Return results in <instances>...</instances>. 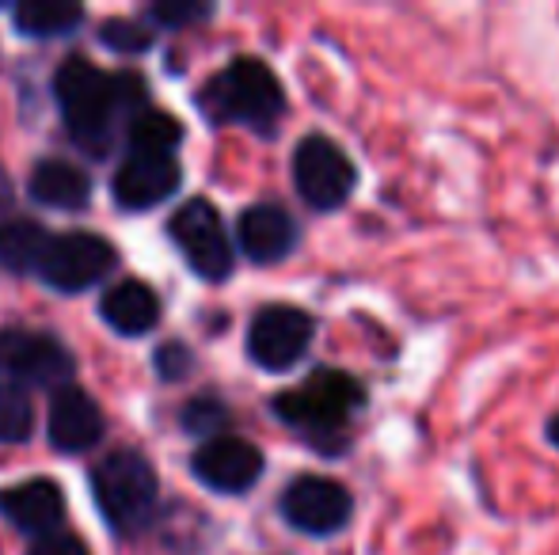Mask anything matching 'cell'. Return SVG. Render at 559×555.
Masks as SVG:
<instances>
[{
  "instance_id": "obj_1",
  "label": "cell",
  "mask_w": 559,
  "mask_h": 555,
  "mask_svg": "<svg viewBox=\"0 0 559 555\" xmlns=\"http://www.w3.org/2000/svg\"><path fill=\"white\" fill-rule=\"evenodd\" d=\"M361 408H366V388L343 370H317L305 385L274 400V415L328 453L343 449L346 426Z\"/></svg>"
},
{
  "instance_id": "obj_2",
  "label": "cell",
  "mask_w": 559,
  "mask_h": 555,
  "mask_svg": "<svg viewBox=\"0 0 559 555\" xmlns=\"http://www.w3.org/2000/svg\"><path fill=\"white\" fill-rule=\"evenodd\" d=\"M202 111L214 122H240L259 134H271L274 122L286 111V92H282L278 76L271 65L259 58H236L225 73L202 88Z\"/></svg>"
},
{
  "instance_id": "obj_3",
  "label": "cell",
  "mask_w": 559,
  "mask_h": 555,
  "mask_svg": "<svg viewBox=\"0 0 559 555\" xmlns=\"http://www.w3.org/2000/svg\"><path fill=\"white\" fill-rule=\"evenodd\" d=\"M53 92L66 111L69 134L92 156H104L111 145V119L122 107L118 76H107L88 58H69L53 76Z\"/></svg>"
},
{
  "instance_id": "obj_4",
  "label": "cell",
  "mask_w": 559,
  "mask_h": 555,
  "mask_svg": "<svg viewBox=\"0 0 559 555\" xmlns=\"http://www.w3.org/2000/svg\"><path fill=\"white\" fill-rule=\"evenodd\" d=\"M92 487L104 518L118 533H138L156 510V472L145 457L118 449L92 468Z\"/></svg>"
},
{
  "instance_id": "obj_5",
  "label": "cell",
  "mask_w": 559,
  "mask_h": 555,
  "mask_svg": "<svg viewBox=\"0 0 559 555\" xmlns=\"http://www.w3.org/2000/svg\"><path fill=\"white\" fill-rule=\"evenodd\" d=\"M294 183H297V194H301L312 209L328 214V209H338L354 194L358 171H354L350 156H346L332 137L309 134L294 153Z\"/></svg>"
},
{
  "instance_id": "obj_6",
  "label": "cell",
  "mask_w": 559,
  "mask_h": 555,
  "mask_svg": "<svg viewBox=\"0 0 559 555\" xmlns=\"http://www.w3.org/2000/svg\"><path fill=\"white\" fill-rule=\"evenodd\" d=\"M312 335H317V324L309 312L294 304H266L248 327V354L259 370L286 373L309 354Z\"/></svg>"
},
{
  "instance_id": "obj_7",
  "label": "cell",
  "mask_w": 559,
  "mask_h": 555,
  "mask_svg": "<svg viewBox=\"0 0 559 555\" xmlns=\"http://www.w3.org/2000/svg\"><path fill=\"white\" fill-rule=\"evenodd\" d=\"M168 232L179 244V252H183V260L194 267V275H202L206 281L228 278V270H233V244H228L222 214L206 198H191L187 206H179Z\"/></svg>"
},
{
  "instance_id": "obj_8",
  "label": "cell",
  "mask_w": 559,
  "mask_h": 555,
  "mask_svg": "<svg viewBox=\"0 0 559 555\" xmlns=\"http://www.w3.org/2000/svg\"><path fill=\"white\" fill-rule=\"evenodd\" d=\"M115 267V248L104 237L92 232H66V237H50L43 260H38V275L50 281L53 289L66 293H81V289L96 286Z\"/></svg>"
},
{
  "instance_id": "obj_9",
  "label": "cell",
  "mask_w": 559,
  "mask_h": 555,
  "mask_svg": "<svg viewBox=\"0 0 559 555\" xmlns=\"http://www.w3.org/2000/svg\"><path fill=\"white\" fill-rule=\"evenodd\" d=\"M354 514V498L343 483L328 475H297L282 495V518L309 536H332L346 529Z\"/></svg>"
},
{
  "instance_id": "obj_10",
  "label": "cell",
  "mask_w": 559,
  "mask_h": 555,
  "mask_svg": "<svg viewBox=\"0 0 559 555\" xmlns=\"http://www.w3.org/2000/svg\"><path fill=\"white\" fill-rule=\"evenodd\" d=\"M194 475L210 491L243 495L263 475V453L243 437H214L194 453Z\"/></svg>"
},
{
  "instance_id": "obj_11",
  "label": "cell",
  "mask_w": 559,
  "mask_h": 555,
  "mask_svg": "<svg viewBox=\"0 0 559 555\" xmlns=\"http://www.w3.org/2000/svg\"><path fill=\"white\" fill-rule=\"evenodd\" d=\"M0 370L31 381V385H58L73 370V358L50 335L4 331L0 335Z\"/></svg>"
},
{
  "instance_id": "obj_12",
  "label": "cell",
  "mask_w": 559,
  "mask_h": 555,
  "mask_svg": "<svg viewBox=\"0 0 559 555\" xmlns=\"http://www.w3.org/2000/svg\"><path fill=\"white\" fill-rule=\"evenodd\" d=\"M179 186L176 156L133 153L115 176V202L122 209H148Z\"/></svg>"
},
{
  "instance_id": "obj_13",
  "label": "cell",
  "mask_w": 559,
  "mask_h": 555,
  "mask_svg": "<svg viewBox=\"0 0 559 555\" xmlns=\"http://www.w3.org/2000/svg\"><path fill=\"white\" fill-rule=\"evenodd\" d=\"M240 248L251 263H282L297 248V225L274 202L248 206L240 217Z\"/></svg>"
},
{
  "instance_id": "obj_14",
  "label": "cell",
  "mask_w": 559,
  "mask_h": 555,
  "mask_svg": "<svg viewBox=\"0 0 559 555\" xmlns=\"http://www.w3.org/2000/svg\"><path fill=\"white\" fill-rule=\"evenodd\" d=\"M104 437V411L81 388H61L50 403V442L61 453H84Z\"/></svg>"
},
{
  "instance_id": "obj_15",
  "label": "cell",
  "mask_w": 559,
  "mask_h": 555,
  "mask_svg": "<svg viewBox=\"0 0 559 555\" xmlns=\"http://www.w3.org/2000/svg\"><path fill=\"white\" fill-rule=\"evenodd\" d=\"M0 514L23 533H50L66 518V498L53 480H27L0 495Z\"/></svg>"
},
{
  "instance_id": "obj_16",
  "label": "cell",
  "mask_w": 559,
  "mask_h": 555,
  "mask_svg": "<svg viewBox=\"0 0 559 555\" xmlns=\"http://www.w3.org/2000/svg\"><path fill=\"white\" fill-rule=\"evenodd\" d=\"M99 312H104V319L115 331L145 335L148 327H156V319H160V301H156V293L145 281H118L115 289L104 293Z\"/></svg>"
},
{
  "instance_id": "obj_17",
  "label": "cell",
  "mask_w": 559,
  "mask_h": 555,
  "mask_svg": "<svg viewBox=\"0 0 559 555\" xmlns=\"http://www.w3.org/2000/svg\"><path fill=\"white\" fill-rule=\"evenodd\" d=\"M31 198L43 202V206L58 209H81L92 198V183L81 168L66 160H43L31 171Z\"/></svg>"
},
{
  "instance_id": "obj_18",
  "label": "cell",
  "mask_w": 559,
  "mask_h": 555,
  "mask_svg": "<svg viewBox=\"0 0 559 555\" xmlns=\"http://www.w3.org/2000/svg\"><path fill=\"white\" fill-rule=\"evenodd\" d=\"M12 15H15V27H20L23 35L50 38V35L73 31L76 23L84 20V8L69 4V0H23Z\"/></svg>"
},
{
  "instance_id": "obj_19",
  "label": "cell",
  "mask_w": 559,
  "mask_h": 555,
  "mask_svg": "<svg viewBox=\"0 0 559 555\" xmlns=\"http://www.w3.org/2000/svg\"><path fill=\"white\" fill-rule=\"evenodd\" d=\"M50 232L35 221H4L0 225V263L8 270H38Z\"/></svg>"
},
{
  "instance_id": "obj_20",
  "label": "cell",
  "mask_w": 559,
  "mask_h": 555,
  "mask_svg": "<svg viewBox=\"0 0 559 555\" xmlns=\"http://www.w3.org/2000/svg\"><path fill=\"white\" fill-rule=\"evenodd\" d=\"M183 141V126H179L171 114L164 111H141L133 114L130 126V145L138 153H153V156H171V148Z\"/></svg>"
},
{
  "instance_id": "obj_21",
  "label": "cell",
  "mask_w": 559,
  "mask_h": 555,
  "mask_svg": "<svg viewBox=\"0 0 559 555\" xmlns=\"http://www.w3.org/2000/svg\"><path fill=\"white\" fill-rule=\"evenodd\" d=\"M31 422H35L31 400L20 388L0 381V442H23L31 434Z\"/></svg>"
},
{
  "instance_id": "obj_22",
  "label": "cell",
  "mask_w": 559,
  "mask_h": 555,
  "mask_svg": "<svg viewBox=\"0 0 559 555\" xmlns=\"http://www.w3.org/2000/svg\"><path fill=\"white\" fill-rule=\"evenodd\" d=\"M99 38H104V46L115 53H141L153 46V31H145L133 20H107L104 27H99Z\"/></svg>"
},
{
  "instance_id": "obj_23",
  "label": "cell",
  "mask_w": 559,
  "mask_h": 555,
  "mask_svg": "<svg viewBox=\"0 0 559 555\" xmlns=\"http://www.w3.org/2000/svg\"><path fill=\"white\" fill-rule=\"evenodd\" d=\"M210 15H214V4H206V0H156L153 4V20L164 27H191Z\"/></svg>"
},
{
  "instance_id": "obj_24",
  "label": "cell",
  "mask_w": 559,
  "mask_h": 555,
  "mask_svg": "<svg viewBox=\"0 0 559 555\" xmlns=\"http://www.w3.org/2000/svg\"><path fill=\"white\" fill-rule=\"evenodd\" d=\"M225 422H228V411L214 396H199V400H191L183 411V426L191 430V434H210V430H222Z\"/></svg>"
},
{
  "instance_id": "obj_25",
  "label": "cell",
  "mask_w": 559,
  "mask_h": 555,
  "mask_svg": "<svg viewBox=\"0 0 559 555\" xmlns=\"http://www.w3.org/2000/svg\"><path fill=\"white\" fill-rule=\"evenodd\" d=\"M187 370H191V350H187V347L168 342V347L156 350V373H160L164 381H179Z\"/></svg>"
},
{
  "instance_id": "obj_26",
  "label": "cell",
  "mask_w": 559,
  "mask_h": 555,
  "mask_svg": "<svg viewBox=\"0 0 559 555\" xmlns=\"http://www.w3.org/2000/svg\"><path fill=\"white\" fill-rule=\"evenodd\" d=\"M27 555H88L81 536H69V533H58V536H43Z\"/></svg>"
},
{
  "instance_id": "obj_27",
  "label": "cell",
  "mask_w": 559,
  "mask_h": 555,
  "mask_svg": "<svg viewBox=\"0 0 559 555\" xmlns=\"http://www.w3.org/2000/svg\"><path fill=\"white\" fill-rule=\"evenodd\" d=\"M8 209H12V183H8V171L0 168V225H4Z\"/></svg>"
},
{
  "instance_id": "obj_28",
  "label": "cell",
  "mask_w": 559,
  "mask_h": 555,
  "mask_svg": "<svg viewBox=\"0 0 559 555\" xmlns=\"http://www.w3.org/2000/svg\"><path fill=\"white\" fill-rule=\"evenodd\" d=\"M548 442H552L556 449H559V415H556L552 422H548Z\"/></svg>"
}]
</instances>
